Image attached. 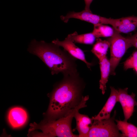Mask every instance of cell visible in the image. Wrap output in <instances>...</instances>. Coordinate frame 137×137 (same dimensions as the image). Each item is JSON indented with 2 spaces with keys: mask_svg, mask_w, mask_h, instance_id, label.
Returning a JSON list of instances; mask_svg holds the SVG:
<instances>
[{
  "mask_svg": "<svg viewBox=\"0 0 137 137\" xmlns=\"http://www.w3.org/2000/svg\"><path fill=\"white\" fill-rule=\"evenodd\" d=\"M63 76L48 94L50 101L48 109L44 114V120H55L62 117L78 106L84 96L85 83L79 73Z\"/></svg>",
  "mask_w": 137,
  "mask_h": 137,
  "instance_id": "1",
  "label": "cell"
},
{
  "mask_svg": "<svg viewBox=\"0 0 137 137\" xmlns=\"http://www.w3.org/2000/svg\"><path fill=\"white\" fill-rule=\"evenodd\" d=\"M52 42L32 40L27 49L31 54L39 57L48 68L51 74L61 73L63 75L78 73L76 61L66 51Z\"/></svg>",
  "mask_w": 137,
  "mask_h": 137,
  "instance_id": "2",
  "label": "cell"
},
{
  "mask_svg": "<svg viewBox=\"0 0 137 137\" xmlns=\"http://www.w3.org/2000/svg\"><path fill=\"white\" fill-rule=\"evenodd\" d=\"M88 95L83 96L80 103L71 109L66 114L57 119L51 121L44 120L40 123L34 122L30 125L28 133L30 136L42 137H78L73 133L71 124L75 113L81 108L87 107Z\"/></svg>",
  "mask_w": 137,
  "mask_h": 137,
  "instance_id": "3",
  "label": "cell"
},
{
  "mask_svg": "<svg viewBox=\"0 0 137 137\" xmlns=\"http://www.w3.org/2000/svg\"><path fill=\"white\" fill-rule=\"evenodd\" d=\"M110 44V74L115 75V70L127 49L132 46L127 37L114 30L113 35L107 40Z\"/></svg>",
  "mask_w": 137,
  "mask_h": 137,
  "instance_id": "4",
  "label": "cell"
},
{
  "mask_svg": "<svg viewBox=\"0 0 137 137\" xmlns=\"http://www.w3.org/2000/svg\"><path fill=\"white\" fill-rule=\"evenodd\" d=\"M116 112L109 118L94 120L87 137H123L115 122Z\"/></svg>",
  "mask_w": 137,
  "mask_h": 137,
  "instance_id": "5",
  "label": "cell"
},
{
  "mask_svg": "<svg viewBox=\"0 0 137 137\" xmlns=\"http://www.w3.org/2000/svg\"><path fill=\"white\" fill-rule=\"evenodd\" d=\"M52 42L62 47L73 57L83 62L88 68L91 70L93 64L87 61L84 52L75 45L72 39L70 34L68 35L62 41H60L57 38L53 40Z\"/></svg>",
  "mask_w": 137,
  "mask_h": 137,
  "instance_id": "6",
  "label": "cell"
},
{
  "mask_svg": "<svg viewBox=\"0 0 137 137\" xmlns=\"http://www.w3.org/2000/svg\"><path fill=\"white\" fill-rule=\"evenodd\" d=\"M105 24L111 25L119 33H128L134 31L137 27V16H129L117 19L106 18Z\"/></svg>",
  "mask_w": 137,
  "mask_h": 137,
  "instance_id": "7",
  "label": "cell"
},
{
  "mask_svg": "<svg viewBox=\"0 0 137 137\" xmlns=\"http://www.w3.org/2000/svg\"><path fill=\"white\" fill-rule=\"evenodd\" d=\"M128 90V88L119 89L117 97V102L120 103L123 110L125 118L124 121H127L132 115L134 107L137 106L135 94L132 93L131 94H129Z\"/></svg>",
  "mask_w": 137,
  "mask_h": 137,
  "instance_id": "8",
  "label": "cell"
},
{
  "mask_svg": "<svg viewBox=\"0 0 137 137\" xmlns=\"http://www.w3.org/2000/svg\"><path fill=\"white\" fill-rule=\"evenodd\" d=\"M60 18L66 23L69 19L75 18L90 23L94 25L99 24H105L106 18L93 14L92 12L84 10L79 12H70L65 16H61Z\"/></svg>",
  "mask_w": 137,
  "mask_h": 137,
  "instance_id": "9",
  "label": "cell"
},
{
  "mask_svg": "<svg viewBox=\"0 0 137 137\" xmlns=\"http://www.w3.org/2000/svg\"><path fill=\"white\" fill-rule=\"evenodd\" d=\"M110 88L111 92L109 97L99 113L91 118L93 120H101L110 117L111 112L117 102L118 91L112 87L111 86Z\"/></svg>",
  "mask_w": 137,
  "mask_h": 137,
  "instance_id": "10",
  "label": "cell"
},
{
  "mask_svg": "<svg viewBox=\"0 0 137 137\" xmlns=\"http://www.w3.org/2000/svg\"><path fill=\"white\" fill-rule=\"evenodd\" d=\"M27 118V113L23 108L13 107L9 110L8 115V121L11 126L14 128L23 126Z\"/></svg>",
  "mask_w": 137,
  "mask_h": 137,
  "instance_id": "11",
  "label": "cell"
},
{
  "mask_svg": "<svg viewBox=\"0 0 137 137\" xmlns=\"http://www.w3.org/2000/svg\"><path fill=\"white\" fill-rule=\"evenodd\" d=\"M74 117L76 122L75 130L79 133V137H87L93 120L88 116L80 113L79 111L75 114Z\"/></svg>",
  "mask_w": 137,
  "mask_h": 137,
  "instance_id": "12",
  "label": "cell"
},
{
  "mask_svg": "<svg viewBox=\"0 0 137 137\" xmlns=\"http://www.w3.org/2000/svg\"><path fill=\"white\" fill-rule=\"evenodd\" d=\"M101 72V78L99 81V89L103 95L106 89V83L110 73V60L106 57L99 60Z\"/></svg>",
  "mask_w": 137,
  "mask_h": 137,
  "instance_id": "13",
  "label": "cell"
},
{
  "mask_svg": "<svg viewBox=\"0 0 137 137\" xmlns=\"http://www.w3.org/2000/svg\"><path fill=\"white\" fill-rule=\"evenodd\" d=\"M110 46V43L107 40H102L100 38H97L91 51L99 60L106 56L107 52Z\"/></svg>",
  "mask_w": 137,
  "mask_h": 137,
  "instance_id": "14",
  "label": "cell"
},
{
  "mask_svg": "<svg viewBox=\"0 0 137 137\" xmlns=\"http://www.w3.org/2000/svg\"><path fill=\"white\" fill-rule=\"evenodd\" d=\"M123 137H137V127L127 121L115 120Z\"/></svg>",
  "mask_w": 137,
  "mask_h": 137,
  "instance_id": "15",
  "label": "cell"
},
{
  "mask_svg": "<svg viewBox=\"0 0 137 137\" xmlns=\"http://www.w3.org/2000/svg\"><path fill=\"white\" fill-rule=\"evenodd\" d=\"M92 32L96 38L110 37L113 34L114 30L111 27L102 24L94 25Z\"/></svg>",
  "mask_w": 137,
  "mask_h": 137,
  "instance_id": "16",
  "label": "cell"
},
{
  "mask_svg": "<svg viewBox=\"0 0 137 137\" xmlns=\"http://www.w3.org/2000/svg\"><path fill=\"white\" fill-rule=\"evenodd\" d=\"M70 34L74 43L91 45L94 43L96 38L92 32L78 35L75 31Z\"/></svg>",
  "mask_w": 137,
  "mask_h": 137,
  "instance_id": "17",
  "label": "cell"
},
{
  "mask_svg": "<svg viewBox=\"0 0 137 137\" xmlns=\"http://www.w3.org/2000/svg\"><path fill=\"white\" fill-rule=\"evenodd\" d=\"M137 67V51L134 52L132 55L124 62V67L126 70L129 69Z\"/></svg>",
  "mask_w": 137,
  "mask_h": 137,
  "instance_id": "18",
  "label": "cell"
},
{
  "mask_svg": "<svg viewBox=\"0 0 137 137\" xmlns=\"http://www.w3.org/2000/svg\"><path fill=\"white\" fill-rule=\"evenodd\" d=\"M127 38L132 46L137 48V32L133 35Z\"/></svg>",
  "mask_w": 137,
  "mask_h": 137,
  "instance_id": "19",
  "label": "cell"
},
{
  "mask_svg": "<svg viewBox=\"0 0 137 137\" xmlns=\"http://www.w3.org/2000/svg\"><path fill=\"white\" fill-rule=\"evenodd\" d=\"M93 0H84L85 4L84 10L92 12L90 9V6Z\"/></svg>",
  "mask_w": 137,
  "mask_h": 137,
  "instance_id": "20",
  "label": "cell"
},
{
  "mask_svg": "<svg viewBox=\"0 0 137 137\" xmlns=\"http://www.w3.org/2000/svg\"><path fill=\"white\" fill-rule=\"evenodd\" d=\"M134 69L135 70V71L137 73V67L135 68Z\"/></svg>",
  "mask_w": 137,
  "mask_h": 137,
  "instance_id": "21",
  "label": "cell"
}]
</instances>
